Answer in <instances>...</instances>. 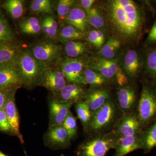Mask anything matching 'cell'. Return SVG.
Here are the masks:
<instances>
[{
    "label": "cell",
    "mask_w": 156,
    "mask_h": 156,
    "mask_svg": "<svg viewBox=\"0 0 156 156\" xmlns=\"http://www.w3.org/2000/svg\"><path fill=\"white\" fill-rule=\"evenodd\" d=\"M23 86L16 64L0 67V89H17Z\"/></svg>",
    "instance_id": "cell-14"
},
{
    "label": "cell",
    "mask_w": 156,
    "mask_h": 156,
    "mask_svg": "<svg viewBox=\"0 0 156 156\" xmlns=\"http://www.w3.org/2000/svg\"><path fill=\"white\" fill-rule=\"evenodd\" d=\"M146 69L151 77L156 78V48L152 50L148 54Z\"/></svg>",
    "instance_id": "cell-36"
},
{
    "label": "cell",
    "mask_w": 156,
    "mask_h": 156,
    "mask_svg": "<svg viewBox=\"0 0 156 156\" xmlns=\"http://www.w3.org/2000/svg\"><path fill=\"white\" fill-rule=\"evenodd\" d=\"M74 0H59L56 8L57 15L61 20H65L73 7L76 4Z\"/></svg>",
    "instance_id": "cell-34"
},
{
    "label": "cell",
    "mask_w": 156,
    "mask_h": 156,
    "mask_svg": "<svg viewBox=\"0 0 156 156\" xmlns=\"http://www.w3.org/2000/svg\"><path fill=\"white\" fill-rule=\"evenodd\" d=\"M17 90H13L9 95L4 109L11 126L12 135L17 136L21 144H23L24 141L20 133V115L15 101V94Z\"/></svg>",
    "instance_id": "cell-12"
},
{
    "label": "cell",
    "mask_w": 156,
    "mask_h": 156,
    "mask_svg": "<svg viewBox=\"0 0 156 156\" xmlns=\"http://www.w3.org/2000/svg\"><path fill=\"white\" fill-rule=\"evenodd\" d=\"M83 75L87 84H89L91 87H101L109 82L99 73L87 67L84 69Z\"/></svg>",
    "instance_id": "cell-30"
},
{
    "label": "cell",
    "mask_w": 156,
    "mask_h": 156,
    "mask_svg": "<svg viewBox=\"0 0 156 156\" xmlns=\"http://www.w3.org/2000/svg\"><path fill=\"white\" fill-rule=\"evenodd\" d=\"M23 86L32 89L41 86L42 76L45 67L35 58L30 51H21L20 53L16 63Z\"/></svg>",
    "instance_id": "cell-2"
},
{
    "label": "cell",
    "mask_w": 156,
    "mask_h": 156,
    "mask_svg": "<svg viewBox=\"0 0 156 156\" xmlns=\"http://www.w3.org/2000/svg\"><path fill=\"white\" fill-rule=\"evenodd\" d=\"M73 104V102H61L52 98L49 102V127L62 125Z\"/></svg>",
    "instance_id": "cell-16"
},
{
    "label": "cell",
    "mask_w": 156,
    "mask_h": 156,
    "mask_svg": "<svg viewBox=\"0 0 156 156\" xmlns=\"http://www.w3.org/2000/svg\"><path fill=\"white\" fill-rule=\"evenodd\" d=\"M140 135L118 137L115 147V153L114 156H125L131 152L142 149Z\"/></svg>",
    "instance_id": "cell-19"
},
{
    "label": "cell",
    "mask_w": 156,
    "mask_h": 156,
    "mask_svg": "<svg viewBox=\"0 0 156 156\" xmlns=\"http://www.w3.org/2000/svg\"><path fill=\"white\" fill-rule=\"evenodd\" d=\"M62 126L67 131L71 140L76 138L78 131L77 119L71 112L69 113Z\"/></svg>",
    "instance_id": "cell-33"
},
{
    "label": "cell",
    "mask_w": 156,
    "mask_h": 156,
    "mask_svg": "<svg viewBox=\"0 0 156 156\" xmlns=\"http://www.w3.org/2000/svg\"><path fill=\"white\" fill-rule=\"evenodd\" d=\"M69 83L60 69H52L48 68L42 76L41 86L55 94L60 92Z\"/></svg>",
    "instance_id": "cell-11"
},
{
    "label": "cell",
    "mask_w": 156,
    "mask_h": 156,
    "mask_svg": "<svg viewBox=\"0 0 156 156\" xmlns=\"http://www.w3.org/2000/svg\"><path fill=\"white\" fill-rule=\"evenodd\" d=\"M120 62V57L109 59L97 56L87 58V68L99 73L110 82L115 80Z\"/></svg>",
    "instance_id": "cell-10"
},
{
    "label": "cell",
    "mask_w": 156,
    "mask_h": 156,
    "mask_svg": "<svg viewBox=\"0 0 156 156\" xmlns=\"http://www.w3.org/2000/svg\"><path fill=\"white\" fill-rule=\"evenodd\" d=\"M14 34L10 26L2 16H0V43L13 42Z\"/></svg>",
    "instance_id": "cell-35"
},
{
    "label": "cell",
    "mask_w": 156,
    "mask_h": 156,
    "mask_svg": "<svg viewBox=\"0 0 156 156\" xmlns=\"http://www.w3.org/2000/svg\"><path fill=\"white\" fill-rule=\"evenodd\" d=\"M118 136L112 130L92 135L81 144L77 151L78 156H105L114 149Z\"/></svg>",
    "instance_id": "cell-4"
},
{
    "label": "cell",
    "mask_w": 156,
    "mask_h": 156,
    "mask_svg": "<svg viewBox=\"0 0 156 156\" xmlns=\"http://www.w3.org/2000/svg\"><path fill=\"white\" fill-rule=\"evenodd\" d=\"M86 33L78 30L75 27L69 25L64 26L57 34L58 41L64 43L82 40L86 37Z\"/></svg>",
    "instance_id": "cell-23"
},
{
    "label": "cell",
    "mask_w": 156,
    "mask_h": 156,
    "mask_svg": "<svg viewBox=\"0 0 156 156\" xmlns=\"http://www.w3.org/2000/svg\"><path fill=\"white\" fill-rule=\"evenodd\" d=\"M87 45L83 42L73 41L66 43L64 51L69 58L80 57L88 51Z\"/></svg>",
    "instance_id": "cell-28"
},
{
    "label": "cell",
    "mask_w": 156,
    "mask_h": 156,
    "mask_svg": "<svg viewBox=\"0 0 156 156\" xmlns=\"http://www.w3.org/2000/svg\"><path fill=\"white\" fill-rule=\"evenodd\" d=\"M24 2L22 0H7L2 4V7L12 18L18 19L22 17L24 13Z\"/></svg>",
    "instance_id": "cell-26"
},
{
    "label": "cell",
    "mask_w": 156,
    "mask_h": 156,
    "mask_svg": "<svg viewBox=\"0 0 156 156\" xmlns=\"http://www.w3.org/2000/svg\"><path fill=\"white\" fill-rule=\"evenodd\" d=\"M147 41L148 43L150 44H153L156 42V20L154 23L149 33Z\"/></svg>",
    "instance_id": "cell-42"
},
{
    "label": "cell",
    "mask_w": 156,
    "mask_h": 156,
    "mask_svg": "<svg viewBox=\"0 0 156 156\" xmlns=\"http://www.w3.org/2000/svg\"><path fill=\"white\" fill-rule=\"evenodd\" d=\"M43 139L45 146L54 150L68 147L71 140L62 125L49 127Z\"/></svg>",
    "instance_id": "cell-9"
},
{
    "label": "cell",
    "mask_w": 156,
    "mask_h": 156,
    "mask_svg": "<svg viewBox=\"0 0 156 156\" xmlns=\"http://www.w3.org/2000/svg\"><path fill=\"white\" fill-rule=\"evenodd\" d=\"M61 50L60 45L51 41H43L34 45L30 52L39 62L49 68L61 59Z\"/></svg>",
    "instance_id": "cell-6"
},
{
    "label": "cell",
    "mask_w": 156,
    "mask_h": 156,
    "mask_svg": "<svg viewBox=\"0 0 156 156\" xmlns=\"http://www.w3.org/2000/svg\"><path fill=\"white\" fill-rule=\"evenodd\" d=\"M19 26L21 32L26 34H37L41 30V23L38 18L34 17L22 20L20 22Z\"/></svg>",
    "instance_id": "cell-27"
},
{
    "label": "cell",
    "mask_w": 156,
    "mask_h": 156,
    "mask_svg": "<svg viewBox=\"0 0 156 156\" xmlns=\"http://www.w3.org/2000/svg\"><path fill=\"white\" fill-rule=\"evenodd\" d=\"M110 99V91L103 87H91L87 89L84 101L92 113L96 111Z\"/></svg>",
    "instance_id": "cell-17"
},
{
    "label": "cell",
    "mask_w": 156,
    "mask_h": 156,
    "mask_svg": "<svg viewBox=\"0 0 156 156\" xmlns=\"http://www.w3.org/2000/svg\"><path fill=\"white\" fill-rule=\"evenodd\" d=\"M95 0H81L80 1V6L87 14L93 7Z\"/></svg>",
    "instance_id": "cell-41"
},
{
    "label": "cell",
    "mask_w": 156,
    "mask_h": 156,
    "mask_svg": "<svg viewBox=\"0 0 156 156\" xmlns=\"http://www.w3.org/2000/svg\"><path fill=\"white\" fill-rule=\"evenodd\" d=\"M65 22L67 25L72 26L85 33L89 28V24L87 14L80 5L75 4Z\"/></svg>",
    "instance_id": "cell-20"
},
{
    "label": "cell",
    "mask_w": 156,
    "mask_h": 156,
    "mask_svg": "<svg viewBox=\"0 0 156 156\" xmlns=\"http://www.w3.org/2000/svg\"><path fill=\"white\" fill-rule=\"evenodd\" d=\"M89 24L97 30L101 31L104 33L107 31L105 20L102 13L98 7H93L87 14Z\"/></svg>",
    "instance_id": "cell-25"
},
{
    "label": "cell",
    "mask_w": 156,
    "mask_h": 156,
    "mask_svg": "<svg viewBox=\"0 0 156 156\" xmlns=\"http://www.w3.org/2000/svg\"><path fill=\"white\" fill-rule=\"evenodd\" d=\"M142 128L137 115L132 112L122 114L112 130L119 137L140 135Z\"/></svg>",
    "instance_id": "cell-8"
},
{
    "label": "cell",
    "mask_w": 156,
    "mask_h": 156,
    "mask_svg": "<svg viewBox=\"0 0 156 156\" xmlns=\"http://www.w3.org/2000/svg\"><path fill=\"white\" fill-rule=\"evenodd\" d=\"M0 156H8L7 155L5 154H4V153H3L2 152V151L1 150H0Z\"/></svg>",
    "instance_id": "cell-43"
},
{
    "label": "cell",
    "mask_w": 156,
    "mask_h": 156,
    "mask_svg": "<svg viewBox=\"0 0 156 156\" xmlns=\"http://www.w3.org/2000/svg\"><path fill=\"white\" fill-rule=\"evenodd\" d=\"M20 52L13 42L0 43V67L16 64Z\"/></svg>",
    "instance_id": "cell-21"
},
{
    "label": "cell",
    "mask_w": 156,
    "mask_h": 156,
    "mask_svg": "<svg viewBox=\"0 0 156 156\" xmlns=\"http://www.w3.org/2000/svg\"><path fill=\"white\" fill-rule=\"evenodd\" d=\"M141 66V60L139 53L136 50L131 49L126 52L121 66L128 79L133 80L138 76Z\"/></svg>",
    "instance_id": "cell-18"
},
{
    "label": "cell",
    "mask_w": 156,
    "mask_h": 156,
    "mask_svg": "<svg viewBox=\"0 0 156 156\" xmlns=\"http://www.w3.org/2000/svg\"><path fill=\"white\" fill-rule=\"evenodd\" d=\"M87 37V41L90 44L99 50L103 47L106 41L104 33L97 30H90L88 33Z\"/></svg>",
    "instance_id": "cell-32"
},
{
    "label": "cell",
    "mask_w": 156,
    "mask_h": 156,
    "mask_svg": "<svg viewBox=\"0 0 156 156\" xmlns=\"http://www.w3.org/2000/svg\"><path fill=\"white\" fill-rule=\"evenodd\" d=\"M0 131L12 135L11 126L4 108L0 109Z\"/></svg>",
    "instance_id": "cell-37"
},
{
    "label": "cell",
    "mask_w": 156,
    "mask_h": 156,
    "mask_svg": "<svg viewBox=\"0 0 156 156\" xmlns=\"http://www.w3.org/2000/svg\"><path fill=\"white\" fill-rule=\"evenodd\" d=\"M122 42L114 37H111L108 41L97 53L98 57L111 59L115 58L121 49Z\"/></svg>",
    "instance_id": "cell-22"
},
{
    "label": "cell",
    "mask_w": 156,
    "mask_h": 156,
    "mask_svg": "<svg viewBox=\"0 0 156 156\" xmlns=\"http://www.w3.org/2000/svg\"><path fill=\"white\" fill-rule=\"evenodd\" d=\"M47 17L48 18L49 24H50V28H51L53 39L55 38V37H57V34H58L57 33L58 23L56 21L55 17L52 14L47 15Z\"/></svg>",
    "instance_id": "cell-39"
},
{
    "label": "cell",
    "mask_w": 156,
    "mask_h": 156,
    "mask_svg": "<svg viewBox=\"0 0 156 156\" xmlns=\"http://www.w3.org/2000/svg\"><path fill=\"white\" fill-rule=\"evenodd\" d=\"M117 102L122 113L133 112L136 100V91L129 84L119 87L116 92Z\"/></svg>",
    "instance_id": "cell-15"
},
{
    "label": "cell",
    "mask_w": 156,
    "mask_h": 156,
    "mask_svg": "<svg viewBox=\"0 0 156 156\" xmlns=\"http://www.w3.org/2000/svg\"><path fill=\"white\" fill-rule=\"evenodd\" d=\"M30 8L32 12L37 14H51L53 12V5L50 0H34Z\"/></svg>",
    "instance_id": "cell-31"
},
{
    "label": "cell",
    "mask_w": 156,
    "mask_h": 156,
    "mask_svg": "<svg viewBox=\"0 0 156 156\" xmlns=\"http://www.w3.org/2000/svg\"><path fill=\"white\" fill-rule=\"evenodd\" d=\"M142 149L145 153L151 151L156 147V120L140 135Z\"/></svg>",
    "instance_id": "cell-24"
},
{
    "label": "cell",
    "mask_w": 156,
    "mask_h": 156,
    "mask_svg": "<svg viewBox=\"0 0 156 156\" xmlns=\"http://www.w3.org/2000/svg\"><path fill=\"white\" fill-rule=\"evenodd\" d=\"M15 89H12V90L0 89V109L4 108L9 95L12 91Z\"/></svg>",
    "instance_id": "cell-40"
},
{
    "label": "cell",
    "mask_w": 156,
    "mask_h": 156,
    "mask_svg": "<svg viewBox=\"0 0 156 156\" xmlns=\"http://www.w3.org/2000/svg\"><path fill=\"white\" fill-rule=\"evenodd\" d=\"M87 58L66 57L59 60L60 69L70 83L87 85L83 74L87 67Z\"/></svg>",
    "instance_id": "cell-7"
},
{
    "label": "cell",
    "mask_w": 156,
    "mask_h": 156,
    "mask_svg": "<svg viewBox=\"0 0 156 156\" xmlns=\"http://www.w3.org/2000/svg\"><path fill=\"white\" fill-rule=\"evenodd\" d=\"M85 85L69 83L60 92L53 94V99L61 102L74 104L84 101L87 89Z\"/></svg>",
    "instance_id": "cell-13"
},
{
    "label": "cell",
    "mask_w": 156,
    "mask_h": 156,
    "mask_svg": "<svg viewBox=\"0 0 156 156\" xmlns=\"http://www.w3.org/2000/svg\"><path fill=\"white\" fill-rule=\"evenodd\" d=\"M136 114L143 128L156 120V93L147 86L143 87Z\"/></svg>",
    "instance_id": "cell-5"
},
{
    "label": "cell",
    "mask_w": 156,
    "mask_h": 156,
    "mask_svg": "<svg viewBox=\"0 0 156 156\" xmlns=\"http://www.w3.org/2000/svg\"><path fill=\"white\" fill-rule=\"evenodd\" d=\"M119 110L118 106L110 98L103 106L92 113L87 133L94 135L112 130L119 119Z\"/></svg>",
    "instance_id": "cell-3"
},
{
    "label": "cell",
    "mask_w": 156,
    "mask_h": 156,
    "mask_svg": "<svg viewBox=\"0 0 156 156\" xmlns=\"http://www.w3.org/2000/svg\"><path fill=\"white\" fill-rule=\"evenodd\" d=\"M75 109L78 119L80 121L84 131L87 132L92 113L89 106L84 101L75 104Z\"/></svg>",
    "instance_id": "cell-29"
},
{
    "label": "cell",
    "mask_w": 156,
    "mask_h": 156,
    "mask_svg": "<svg viewBox=\"0 0 156 156\" xmlns=\"http://www.w3.org/2000/svg\"><path fill=\"white\" fill-rule=\"evenodd\" d=\"M113 37L124 44L136 41L142 29L144 15L132 0H108L98 6Z\"/></svg>",
    "instance_id": "cell-1"
},
{
    "label": "cell",
    "mask_w": 156,
    "mask_h": 156,
    "mask_svg": "<svg viewBox=\"0 0 156 156\" xmlns=\"http://www.w3.org/2000/svg\"><path fill=\"white\" fill-rule=\"evenodd\" d=\"M128 78L123 71L121 65L118 67L115 74V80L117 82L119 87H122L129 84Z\"/></svg>",
    "instance_id": "cell-38"
},
{
    "label": "cell",
    "mask_w": 156,
    "mask_h": 156,
    "mask_svg": "<svg viewBox=\"0 0 156 156\" xmlns=\"http://www.w3.org/2000/svg\"><path fill=\"white\" fill-rule=\"evenodd\" d=\"M24 154H25V156H28L27 155V154L26 152L25 151H24ZM60 156H65V155L63 154H62Z\"/></svg>",
    "instance_id": "cell-44"
}]
</instances>
